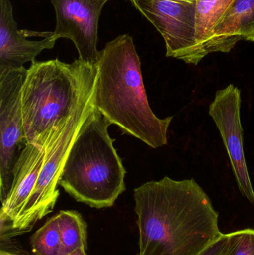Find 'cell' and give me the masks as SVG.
<instances>
[{
	"mask_svg": "<svg viewBox=\"0 0 254 255\" xmlns=\"http://www.w3.org/2000/svg\"><path fill=\"white\" fill-rule=\"evenodd\" d=\"M31 247L33 255H64L57 215L31 236Z\"/></svg>",
	"mask_w": 254,
	"mask_h": 255,
	"instance_id": "cell-15",
	"label": "cell"
},
{
	"mask_svg": "<svg viewBox=\"0 0 254 255\" xmlns=\"http://www.w3.org/2000/svg\"><path fill=\"white\" fill-rule=\"evenodd\" d=\"M65 255H88L86 253V249L80 248L78 250H75V251L72 252V253H69Z\"/></svg>",
	"mask_w": 254,
	"mask_h": 255,
	"instance_id": "cell-19",
	"label": "cell"
},
{
	"mask_svg": "<svg viewBox=\"0 0 254 255\" xmlns=\"http://www.w3.org/2000/svg\"><path fill=\"white\" fill-rule=\"evenodd\" d=\"M241 91L232 84L216 92L209 114L220 132L239 190L254 205V191L249 176L243 145V128L240 118Z\"/></svg>",
	"mask_w": 254,
	"mask_h": 255,
	"instance_id": "cell-8",
	"label": "cell"
},
{
	"mask_svg": "<svg viewBox=\"0 0 254 255\" xmlns=\"http://www.w3.org/2000/svg\"><path fill=\"white\" fill-rule=\"evenodd\" d=\"M159 31L167 57L197 65L201 62L195 41L197 0H129Z\"/></svg>",
	"mask_w": 254,
	"mask_h": 255,
	"instance_id": "cell-6",
	"label": "cell"
},
{
	"mask_svg": "<svg viewBox=\"0 0 254 255\" xmlns=\"http://www.w3.org/2000/svg\"><path fill=\"white\" fill-rule=\"evenodd\" d=\"M27 70H0V199L8 195L16 151L27 144L22 109V88Z\"/></svg>",
	"mask_w": 254,
	"mask_h": 255,
	"instance_id": "cell-7",
	"label": "cell"
},
{
	"mask_svg": "<svg viewBox=\"0 0 254 255\" xmlns=\"http://www.w3.org/2000/svg\"><path fill=\"white\" fill-rule=\"evenodd\" d=\"M96 82L97 79L84 96L76 112L60 127L45 147L46 156L37 184L20 217L12 226L20 235L30 232L37 222L52 212L55 208L59 196L57 186L70 148L81 128L95 108Z\"/></svg>",
	"mask_w": 254,
	"mask_h": 255,
	"instance_id": "cell-5",
	"label": "cell"
},
{
	"mask_svg": "<svg viewBox=\"0 0 254 255\" xmlns=\"http://www.w3.org/2000/svg\"><path fill=\"white\" fill-rule=\"evenodd\" d=\"M18 235H19V232L13 229L11 223L4 219L0 218V255H30L20 244L15 240V237Z\"/></svg>",
	"mask_w": 254,
	"mask_h": 255,
	"instance_id": "cell-16",
	"label": "cell"
},
{
	"mask_svg": "<svg viewBox=\"0 0 254 255\" xmlns=\"http://www.w3.org/2000/svg\"><path fill=\"white\" fill-rule=\"evenodd\" d=\"M110 122L95 108L76 136L58 185L92 208H110L125 190L126 174L109 136Z\"/></svg>",
	"mask_w": 254,
	"mask_h": 255,
	"instance_id": "cell-4",
	"label": "cell"
},
{
	"mask_svg": "<svg viewBox=\"0 0 254 255\" xmlns=\"http://www.w3.org/2000/svg\"><path fill=\"white\" fill-rule=\"evenodd\" d=\"M97 77V66L79 58L71 64L58 59L31 62L22 88L27 143L45 148Z\"/></svg>",
	"mask_w": 254,
	"mask_h": 255,
	"instance_id": "cell-3",
	"label": "cell"
},
{
	"mask_svg": "<svg viewBox=\"0 0 254 255\" xmlns=\"http://www.w3.org/2000/svg\"><path fill=\"white\" fill-rule=\"evenodd\" d=\"M242 40L254 42V0L233 1L215 26L204 53H229Z\"/></svg>",
	"mask_w": 254,
	"mask_h": 255,
	"instance_id": "cell-12",
	"label": "cell"
},
{
	"mask_svg": "<svg viewBox=\"0 0 254 255\" xmlns=\"http://www.w3.org/2000/svg\"><path fill=\"white\" fill-rule=\"evenodd\" d=\"M46 156V148L27 143L19 153L13 169V181L1 203L0 218L12 226L17 221L34 190Z\"/></svg>",
	"mask_w": 254,
	"mask_h": 255,
	"instance_id": "cell-11",
	"label": "cell"
},
{
	"mask_svg": "<svg viewBox=\"0 0 254 255\" xmlns=\"http://www.w3.org/2000/svg\"><path fill=\"white\" fill-rule=\"evenodd\" d=\"M56 40L53 32L18 29L10 0H0V70L23 67L44 49H51Z\"/></svg>",
	"mask_w": 254,
	"mask_h": 255,
	"instance_id": "cell-10",
	"label": "cell"
},
{
	"mask_svg": "<svg viewBox=\"0 0 254 255\" xmlns=\"http://www.w3.org/2000/svg\"><path fill=\"white\" fill-rule=\"evenodd\" d=\"M96 66L95 106L100 113L152 148L167 145L173 117L161 119L151 109L132 37L122 34L108 42Z\"/></svg>",
	"mask_w": 254,
	"mask_h": 255,
	"instance_id": "cell-2",
	"label": "cell"
},
{
	"mask_svg": "<svg viewBox=\"0 0 254 255\" xmlns=\"http://www.w3.org/2000/svg\"><path fill=\"white\" fill-rule=\"evenodd\" d=\"M228 255H254V230L244 229L229 233Z\"/></svg>",
	"mask_w": 254,
	"mask_h": 255,
	"instance_id": "cell-17",
	"label": "cell"
},
{
	"mask_svg": "<svg viewBox=\"0 0 254 255\" xmlns=\"http://www.w3.org/2000/svg\"><path fill=\"white\" fill-rule=\"evenodd\" d=\"M230 245L229 234L222 233L197 255H228Z\"/></svg>",
	"mask_w": 254,
	"mask_h": 255,
	"instance_id": "cell-18",
	"label": "cell"
},
{
	"mask_svg": "<svg viewBox=\"0 0 254 255\" xmlns=\"http://www.w3.org/2000/svg\"><path fill=\"white\" fill-rule=\"evenodd\" d=\"M56 215L64 255L86 249L87 225L82 215L74 211H61Z\"/></svg>",
	"mask_w": 254,
	"mask_h": 255,
	"instance_id": "cell-14",
	"label": "cell"
},
{
	"mask_svg": "<svg viewBox=\"0 0 254 255\" xmlns=\"http://www.w3.org/2000/svg\"><path fill=\"white\" fill-rule=\"evenodd\" d=\"M134 196L139 255H197L222 234L219 214L193 178L149 181Z\"/></svg>",
	"mask_w": 254,
	"mask_h": 255,
	"instance_id": "cell-1",
	"label": "cell"
},
{
	"mask_svg": "<svg viewBox=\"0 0 254 255\" xmlns=\"http://www.w3.org/2000/svg\"><path fill=\"white\" fill-rule=\"evenodd\" d=\"M234 0H197L195 41L200 61L206 56L204 49L213 29Z\"/></svg>",
	"mask_w": 254,
	"mask_h": 255,
	"instance_id": "cell-13",
	"label": "cell"
},
{
	"mask_svg": "<svg viewBox=\"0 0 254 255\" xmlns=\"http://www.w3.org/2000/svg\"><path fill=\"white\" fill-rule=\"evenodd\" d=\"M109 0H51L56 13L53 37L70 39L79 59L96 65L101 56L97 49L98 19Z\"/></svg>",
	"mask_w": 254,
	"mask_h": 255,
	"instance_id": "cell-9",
	"label": "cell"
}]
</instances>
